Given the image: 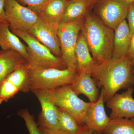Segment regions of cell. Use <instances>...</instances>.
I'll list each match as a JSON object with an SVG mask.
<instances>
[{
  "mask_svg": "<svg viewBox=\"0 0 134 134\" xmlns=\"http://www.w3.org/2000/svg\"><path fill=\"white\" fill-rule=\"evenodd\" d=\"M133 69V66L126 55L120 58H112L97 65L91 76L97 86L103 87L105 103L119 91L134 88Z\"/></svg>",
  "mask_w": 134,
  "mask_h": 134,
  "instance_id": "obj_1",
  "label": "cell"
},
{
  "mask_svg": "<svg viewBox=\"0 0 134 134\" xmlns=\"http://www.w3.org/2000/svg\"><path fill=\"white\" fill-rule=\"evenodd\" d=\"M81 32L97 65L112 58L114 31L92 11L85 16Z\"/></svg>",
  "mask_w": 134,
  "mask_h": 134,
  "instance_id": "obj_2",
  "label": "cell"
},
{
  "mask_svg": "<svg viewBox=\"0 0 134 134\" xmlns=\"http://www.w3.org/2000/svg\"><path fill=\"white\" fill-rule=\"evenodd\" d=\"M30 91L48 90L72 84L77 73L66 69L38 66L27 62Z\"/></svg>",
  "mask_w": 134,
  "mask_h": 134,
  "instance_id": "obj_3",
  "label": "cell"
},
{
  "mask_svg": "<svg viewBox=\"0 0 134 134\" xmlns=\"http://www.w3.org/2000/svg\"><path fill=\"white\" fill-rule=\"evenodd\" d=\"M43 90L57 107L70 114L80 126L85 125V113L92 103H87L79 98L72 90L71 85Z\"/></svg>",
  "mask_w": 134,
  "mask_h": 134,
  "instance_id": "obj_4",
  "label": "cell"
},
{
  "mask_svg": "<svg viewBox=\"0 0 134 134\" xmlns=\"http://www.w3.org/2000/svg\"><path fill=\"white\" fill-rule=\"evenodd\" d=\"M26 43V51L29 56L28 62L38 66L53 68L59 69H67L62 58L56 57L35 37L28 32L11 31Z\"/></svg>",
  "mask_w": 134,
  "mask_h": 134,
  "instance_id": "obj_5",
  "label": "cell"
},
{
  "mask_svg": "<svg viewBox=\"0 0 134 134\" xmlns=\"http://www.w3.org/2000/svg\"><path fill=\"white\" fill-rule=\"evenodd\" d=\"M84 16L72 23H61L58 29L62 58L66 64L67 69L76 73H78L76 47Z\"/></svg>",
  "mask_w": 134,
  "mask_h": 134,
  "instance_id": "obj_6",
  "label": "cell"
},
{
  "mask_svg": "<svg viewBox=\"0 0 134 134\" xmlns=\"http://www.w3.org/2000/svg\"><path fill=\"white\" fill-rule=\"evenodd\" d=\"M129 5L126 0H98L92 11L105 24L114 31L126 19Z\"/></svg>",
  "mask_w": 134,
  "mask_h": 134,
  "instance_id": "obj_7",
  "label": "cell"
},
{
  "mask_svg": "<svg viewBox=\"0 0 134 134\" xmlns=\"http://www.w3.org/2000/svg\"><path fill=\"white\" fill-rule=\"evenodd\" d=\"M4 8L11 31L28 32L39 19L35 12L16 0H5Z\"/></svg>",
  "mask_w": 134,
  "mask_h": 134,
  "instance_id": "obj_8",
  "label": "cell"
},
{
  "mask_svg": "<svg viewBox=\"0 0 134 134\" xmlns=\"http://www.w3.org/2000/svg\"><path fill=\"white\" fill-rule=\"evenodd\" d=\"M58 29L39 17L37 21L28 32L46 46L53 55L62 58Z\"/></svg>",
  "mask_w": 134,
  "mask_h": 134,
  "instance_id": "obj_9",
  "label": "cell"
},
{
  "mask_svg": "<svg viewBox=\"0 0 134 134\" xmlns=\"http://www.w3.org/2000/svg\"><path fill=\"white\" fill-rule=\"evenodd\" d=\"M104 103V91L102 87L98 99L92 103L86 110L85 116V125L88 126L97 134H103L111 120L105 112Z\"/></svg>",
  "mask_w": 134,
  "mask_h": 134,
  "instance_id": "obj_10",
  "label": "cell"
},
{
  "mask_svg": "<svg viewBox=\"0 0 134 134\" xmlns=\"http://www.w3.org/2000/svg\"><path fill=\"white\" fill-rule=\"evenodd\" d=\"M134 87L129 88L121 93H116L107 102L111 109V119L119 118H134Z\"/></svg>",
  "mask_w": 134,
  "mask_h": 134,
  "instance_id": "obj_11",
  "label": "cell"
},
{
  "mask_svg": "<svg viewBox=\"0 0 134 134\" xmlns=\"http://www.w3.org/2000/svg\"><path fill=\"white\" fill-rule=\"evenodd\" d=\"M41 104V111L38 116L37 124L40 127L50 129H60L58 119V107L43 90L31 91Z\"/></svg>",
  "mask_w": 134,
  "mask_h": 134,
  "instance_id": "obj_12",
  "label": "cell"
},
{
  "mask_svg": "<svg viewBox=\"0 0 134 134\" xmlns=\"http://www.w3.org/2000/svg\"><path fill=\"white\" fill-rule=\"evenodd\" d=\"M78 73L91 76L97 64L90 54L88 46L81 31L79 32L75 50Z\"/></svg>",
  "mask_w": 134,
  "mask_h": 134,
  "instance_id": "obj_13",
  "label": "cell"
},
{
  "mask_svg": "<svg viewBox=\"0 0 134 134\" xmlns=\"http://www.w3.org/2000/svg\"><path fill=\"white\" fill-rule=\"evenodd\" d=\"M0 47L2 50L16 51L27 61L29 60L26 46L21 41L19 37L10 30L8 23H0Z\"/></svg>",
  "mask_w": 134,
  "mask_h": 134,
  "instance_id": "obj_14",
  "label": "cell"
},
{
  "mask_svg": "<svg viewBox=\"0 0 134 134\" xmlns=\"http://www.w3.org/2000/svg\"><path fill=\"white\" fill-rule=\"evenodd\" d=\"M71 87L77 96L83 94L91 103L96 102L99 97L100 94L97 86L90 75L77 73L74 81L71 84Z\"/></svg>",
  "mask_w": 134,
  "mask_h": 134,
  "instance_id": "obj_15",
  "label": "cell"
},
{
  "mask_svg": "<svg viewBox=\"0 0 134 134\" xmlns=\"http://www.w3.org/2000/svg\"><path fill=\"white\" fill-rule=\"evenodd\" d=\"M132 36L127 22L125 19L114 31L113 58H120L126 54Z\"/></svg>",
  "mask_w": 134,
  "mask_h": 134,
  "instance_id": "obj_16",
  "label": "cell"
},
{
  "mask_svg": "<svg viewBox=\"0 0 134 134\" xmlns=\"http://www.w3.org/2000/svg\"><path fill=\"white\" fill-rule=\"evenodd\" d=\"M68 0H50L38 15L41 19L58 29L65 14Z\"/></svg>",
  "mask_w": 134,
  "mask_h": 134,
  "instance_id": "obj_17",
  "label": "cell"
},
{
  "mask_svg": "<svg viewBox=\"0 0 134 134\" xmlns=\"http://www.w3.org/2000/svg\"><path fill=\"white\" fill-rule=\"evenodd\" d=\"M96 2L94 0H69L61 23H72L84 16L92 11Z\"/></svg>",
  "mask_w": 134,
  "mask_h": 134,
  "instance_id": "obj_18",
  "label": "cell"
},
{
  "mask_svg": "<svg viewBox=\"0 0 134 134\" xmlns=\"http://www.w3.org/2000/svg\"><path fill=\"white\" fill-rule=\"evenodd\" d=\"M27 62L14 50H0V84L17 68Z\"/></svg>",
  "mask_w": 134,
  "mask_h": 134,
  "instance_id": "obj_19",
  "label": "cell"
},
{
  "mask_svg": "<svg viewBox=\"0 0 134 134\" xmlns=\"http://www.w3.org/2000/svg\"><path fill=\"white\" fill-rule=\"evenodd\" d=\"M27 62L17 68L6 77L19 89V91L25 93L30 91Z\"/></svg>",
  "mask_w": 134,
  "mask_h": 134,
  "instance_id": "obj_20",
  "label": "cell"
},
{
  "mask_svg": "<svg viewBox=\"0 0 134 134\" xmlns=\"http://www.w3.org/2000/svg\"><path fill=\"white\" fill-rule=\"evenodd\" d=\"M103 134H134V118L111 119Z\"/></svg>",
  "mask_w": 134,
  "mask_h": 134,
  "instance_id": "obj_21",
  "label": "cell"
},
{
  "mask_svg": "<svg viewBox=\"0 0 134 134\" xmlns=\"http://www.w3.org/2000/svg\"><path fill=\"white\" fill-rule=\"evenodd\" d=\"M58 119L60 129L69 134H76L81 126L72 115L65 110L58 108Z\"/></svg>",
  "mask_w": 134,
  "mask_h": 134,
  "instance_id": "obj_22",
  "label": "cell"
},
{
  "mask_svg": "<svg viewBox=\"0 0 134 134\" xmlns=\"http://www.w3.org/2000/svg\"><path fill=\"white\" fill-rule=\"evenodd\" d=\"M19 92L16 86L5 78L0 84V104L13 98Z\"/></svg>",
  "mask_w": 134,
  "mask_h": 134,
  "instance_id": "obj_23",
  "label": "cell"
},
{
  "mask_svg": "<svg viewBox=\"0 0 134 134\" xmlns=\"http://www.w3.org/2000/svg\"><path fill=\"white\" fill-rule=\"evenodd\" d=\"M18 114L24 120L29 134H41L34 117L28 110L22 109L18 112Z\"/></svg>",
  "mask_w": 134,
  "mask_h": 134,
  "instance_id": "obj_24",
  "label": "cell"
},
{
  "mask_svg": "<svg viewBox=\"0 0 134 134\" xmlns=\"http://www.w3.org/2000/svg\"><path fill=\"white\" fill-rule=\"evenodd\" d=\"M21 5L29 8L38 15L50 0H16Z\"/></svg>",
  "mask_w": 134,
  "mask_h": 134,
  "instance_id": "obj_25",
  "label": "cell"
},
{
  "mask_svg": "<svg viewBox=\"0 0 134 134\" xmlns=\"http://www.w3.org/2000/svg\"><path fill=\"white\" fill-rule=\"evenodd\" d=\"M126 19L131 36L134 33V1L129 3Z\"/></svg>",
  "mask_w": 134,
  "mask_h": 134,
  "instance_id": "obj_26",
  "label": "cell"
},
{
  "mask_svg": "<svg viewBox=\"0 0 134 134\" xmlns=\"http://www.w3.org/2000/svg\"><path fill=\"white\" fill-rule=\"evenodd\" d=\"M133 67L134 66V33L132 35L129 48L126 54Z\"/></svg>",
  "mask_w": 134,
  "mask_h": 134,
  "instance_id": "obj_27",
  "label": "cell"
},
{
  "mask_svg": "<svg viewBox=\"0 0 134 134\" xmlns=\"http://www.w3.org/2000/svg\"><path fill=\"white\" fill-rule=\"evenodd\" d=\"M39 128L41 134H69L61 129H50L40 126Z\"/></svg>",
  "mask_w": 134,
  "mask_h": 134,
  "instance_id": "obj_28",
  "label": "cell"
},
{
  "mask_svg": "<svg viewBox=\"0 0 134 134\" xmlns=\"http://www.w3.org/2000/svg\"><path fill=\"white\" fill-rule=\"evenodd\" d=\"M5 0H0V23H8L4 8Z\"/></svg>",
  "mask_w": 134,
  "mask_h": 134,
  "instance_id": "obj_29",
  "label": "cell"
},
{
  "mask_svg": "<svg viewBox=\"0 0 134 134\" xmlns=\"http://www.w3.org/2000/svg\"><path fill=\"white\" fill-rule=\"evenodd\" d=\"M76 134H97L86 125L81 126V129Z\"/></svg>",
  "mask_w": 134,
  "mask_h": 134,
  "instance_id": "obj_30",
  "label": "cell"
},
{
  "mask_svg": "<svg viewBox=\"0 0 134 134\" xmlns=\"http://www.w3.org/2000/svg\"><path fill=\"white\" fill-rule=\"evenodd\" d=\"M126 1L129 4L134 1V0H126Z\"/></svg>",
  "mask_w": 134,
  "mask_h": 134,
  "instance_id": "obj_31",
  "label": "cell"
},
{
  "mask_svg": "<svg viewBox=\"0 0 134 134\" xmlns=\"http://www.w3.org/2000/svg\"><path fill=\"white\" fill-rule=\"evenodd\" d=\"M133 73L134 74V66L133 67Z\"/></svg>",
  "mask_w": 134,
  "mask_h": 134,
  "instance_id": "obj_32",
  "label": "cell"
},
{
  "mask_svg": "<svg viewBox=\"0 0 134 134\" xmlns=\"http://www.w3.org/2000/svg\"><path fill=\"white\" fill-rule=\"evenodd\" d=\"M94 1H96V2H97V1H98V0H94Z\"/></svg>",
  "mask_w": 134,
  "mask_h": 134,
  "instance_id": "obj_33",
  "label": "cell"
},
{
  "mask_svg": "<svg viewBox=\"0 0 134 134\" xmlns=\"http://www.w3.org/2000/svg\"><path fill=\"white\" fill-rule=\"evenodd\" d=\"M68 1H69V0H68Z\"/></svg>",
  "mask_w": 134,
  "mask_h": 134,
  "instance_id": "obj_34",
  "label": "cell"
}]
</instances>
